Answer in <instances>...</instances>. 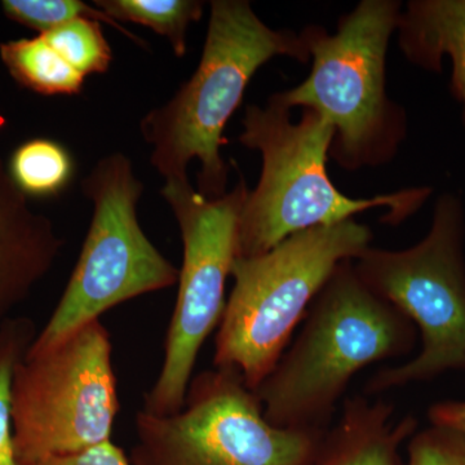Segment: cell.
I'll return each mask as SVG.
<instances>
[{
  "label": "cell",
  "mask_w": 465,
  "mask_h": 465,
  "mask_svg": "<svg viewBox=\"0 0 465 465\" xmlns=\"http://www.w3.org/2000/svg\"><path fill=\"white\" fill-rule=\"evenodd\" d=\"M397 0H362L341 17L336 33L308 25L311 54L302 84L274 94L287 108L312 109L335 130L330 158L348 171L388 163L405 142V109L387 94V52L399 27Z\"/></svg>",
  "instance_id": "4"
},
{
  "label": "cell",
  "mask_w": 465,
  "mask_h": 465,
  "mask_svg": "<svg viewBox=\"0 0 465 465\" xmlns=\"http://www.w3.org/2000/svg\"><path fill=\"white\" fill-rule=\"evenodd\" d=\"M27 317H9L0 323V465H18L14 440L12 391L18 365L36 338Z\"/></svg>",
  "instance_id": "17"
},
{
  "label": "cell",
  "mask_w": 465,
  "mask_h": 465,
  "mask_svg": "<svg viewBox=\"0 0 465 465\" xmlns=\"http://www.w3.org/2000/svg\"><path fill=\"white\" fill-rule=\"evenodd\" d=\"M399 45L407 60L427 72L451 61L450 91L465 127V0H411L400 17Z\"/></svg>",
  "instance_id": "13"
},
{
  "label": "cell",
  "mask_w": 465,
  "mask_h": 465,
  "mask_svg": "<svg viewBox=\"0 0 465 465\" xmlns=\"http://www.w3.org/2000/svg\"><path fill=\"white\" fill-rule=\"evenodd\" d=\"M82 192L94 203L90 229L63 296L26 356L50 351L110 309L170 289L179 280V268L140 226L143 183L127 155L100 159L82 182Z\"/></svg>",
  "instance_id": "7"
},
{
  "label": "cell",
  "mask_w": 465,
  "mask_h": 465,
  "mask_svg": "<svg viewBox=\"0 0 465 465\" xmlns=\"http://www.w3.org/2000/svg\"><path fill=\"white\" fill-rule=\"evenodd\" d=\"M414 323L357 274L336 266L308 309L302 332L255 393L269 423L327 430L349 382L367 366L415 351Z\"/></svg>",
  "instance_id": "1"
},
{
  "label": "cell",
  "mask_w": 465,
  "mask_h": 465,
  "mask_svg": "<svg viewBox=\"0 0 465 465\" xmlns=\"http://www.w3.org/2000/svg\"><path fill=\"white\" fill-rule=\"evenodd\" d=\"M42 35L82 75L108 72L113 52L99 21L78 18Z\"/></svg>",
  "instance_id": "19"
},
{
  "label": "cell",
  "mask_w": 465,
  "mask_h": 465,
  "mask_svg": "<svg viewBox=\"0 0 465 465\" xmlns=\"http://www.w3.org/2000/svg\"><path fill=\"white\" fill-rule=\"evenodd\" d=\"M9 74L27 90L45 96H73L84 91L85 76L61 56L43 35L0 45Z\"/></svg>",
  "instance_id": "14"
},
{
  "label": "cell",
  "mask_w": 465,
  "mask_h": 465,
  "mask_svg": "<svg viewBox=\"0 0 465 465\" xmlns=\"http://www.w3.org/2000/svg\"><path fill=\"white\" fill-rule=\"evenodd\" d=\"M291 112L272 94L264 106H247L242 119L238 142L262 154V170L242 208L237 258L262 255L290 235L338 224L371 208H387L381 223L400 225L432 197L430 186L372 198L342 194L327 173L332 125L312 109H302L298 122Z\"/></svg>",
  "instance_id": "3"
},
{
  "label": "cell",
  "mask_w": 465,
  "mask_h": 465,
  "mask_svg": "<svg viewBox=\"0 0 465 465\" xmlns=\"http://www.w3.org/2000/svg\"><path fill=\"white\" fill-rule=\"evenodd\" d=\"M430 425L451 428L465 434V401H440L428 410Z\"/></svg>",
  "instance_id": "22"
},
{
  "label": "cell",
  "mask_w": 465,
  "mask_h": 465,
  "mask_svg": "<svg viewBox=\"0 0 465 465\" xmlns=\"http://www.w3.org/2000/svg\"><path fill=\"white\" fill-rule=\"evenodd\" d=\"M393 415L394 406L384 400L345 401L316 465H402L401 446L418 430L419 421L411 415L394 420Z\"/></svg>",
  "instance_id": "12"
},
{
  "label": "cell",
  "mask_w": 465,
  "mask_h": 465,
  "mask_svg": "<svg viewBox=\"0 0 465 465\" xmlns=\"http://www.w3.org/2000/svg\"><path fill=\"white\" fill-rule=\"evenodd\" d=\"M405 465H465V434L439 425L416 430L407 443Z\"/></svg>",
  "instance_id": "20"
},
{
  "label": "cell",
  "mask_w": 465,
  "mask_h": 465,
  "mask_svg": "<svg viewBox=\"0 0 465 465\" xmlns=\"http://www.w3.org/2000/svg\"><path fill=\"white\" fill-rule=\"evenodd\" d=\"M8 173L26 197H51L66 188L74 174L72 155L50 139L21 143L8 163Z\"/></svg>",
  "instance_id": "16"
},
{
  "label": "cell",
  "mask_w": 465,
  "mask_h": 465,
  "mask_svg": "<svg viewBox=\"0 0 465 465\" xmlns=\"http://www.w3.org/2000/svg\"><path fill=\"white\" fill-rule=\"evenodd\" d=\"M161 194L182 232L183 264L163 363L143 410L170 415L183 409L201 349L224 314L226 282L237 259L238 223L249 189L241 177L231 192L207 200L189 177H180L166 180Z\"/></svg>",
  "instance_id": "10"
},
{
  "label": "cell",
  "mask_w": 465,
  "mask_h": 465,
  "mask_svg": "<svg viewBox=\"0 0 465 465\" xmlns=\"http://www.w3.org/2000/svg\"><path fill=\"white\" fill-rule=\"evenodd\" d=\"M210 8L200 65L173 99L143 116L140 131L152 146L150 163L164 182L188 177L189 163L198 159V192L216 200L229 179L220 153L223 133L251 79L272 58L307 64L311 54L302 34L272 29L247 0H213Z\"/></svg>",
  "instance_id": "2"
},
{
  "label": "cell",
  "mask_w": 465,
  "mask_h": 465,
  "mask_svg": "<svg viewBox=\"0 0 465 465\" xmlns=\"http://www.w3.org/2000/svg\"><path fill=\"white\" fill-rule=\"evenodd\" d=\"M94 7L121 24H139L166 36L177 57L188 50L189 25L203 16L201 0H94Z\"/></svg>",
  "instance_id": "15"
},
{
  "label": "cell",
  "mask_w": 465,
  "mask_h": 465,
  "mask_svg": "<svg viewBox=\"0 0 465 465\" xmlns=\"http://www.w3.org/2000/svg\"><path fill=\"white\" fill-rule=\"evenodd\" d=\"M63 246L54 223L30 208L0 157V323L50 273Z\"/></svg>",
  "instance_id": "11"
},
{
  "label": "cell",
  "mask_w": 465,
  "mask_h": 465,
  "mask_svg": "<svg viewBox=\"0 0 465 465\" xmlns=\"http://www.w3.org/2000/svg\"><path fill=\"white\" fill-rule=\"evenodd\" d=\"M133 465H316L327 430L269 423L255 391L232 367L193 376L180 411L134 418Z\"/></svg>",
  "instance_id": "8"
},
{
  "label": "cell",
  "mask_w": 465,
  "mask_h": 465,
  "mask_svg": "<svg viewBox=\"0 0 465 465\" xmlns=\"http://www.w3.org/2000/svg\"><path fill=\"white\" fill-rule=\"evenodd\" d=\"M119 407L112 339L94 321L18 365L12 391L18 463L110 442Z\"/></svg>",
  "instance_id": "9"
},
{
  "label": "cell",
  "mask_w": 465,
  "mask_h": 465,
  "mask_svg": "<svg viewBox=\"0 0 465 465\" xmlns=\"http://www.w3.org/2000/svg\"><path fill=\"white\" fill-rule=\"evenodd\" d=\"M372 238L369 226L351 219L296 232L262 255L235 259L213 366L238 370L255 391L336 266L360 256Z\"/></svg>",
  "instance_id": "5"
},
{
  "label": "cell",
  "mask_w": 465,
  "mask_h": 465,
  "mask_svg": "<svg viewBox=\"0 0 465 465\" xmlns=\"http://www.w3.org/2000/svg\"><path fill=\"white\" fill-rule=\"evenodd\" d=\"M353 265L370 289L414 323L421 341L414 358L370 376L366 396L465 371V211L458 194L437 198L430 232L414 246H370Z\"/></svg>",
  "instance_id": "6"
},
{
  "label": "cell",
  "mask_w": 465,
  "mask_h": 465,
  "mask_svg": "<svg viewBox=\"0 0 465 465\" xmlns=\"http://www.w3.org/2000/svg\"><path fill=\"white\" fill-rule=\"evenodd\" d=\"M18 465H133L124 450L113 440L76 454L51 457Z\"/></svg>",
  "instance_id": "21"
},
{
  "label": "cell",
  "mask_w": 465,
  "mask_h": 465,
  "mask_svg": "<svg viewBox=\"0 0 465 465\" xmlns=\"http://www.w3.org/2000/svg\"><path fill=\"white\" fill-rule=\"evenodd\" d=\"M2 8L9 20L35 30L39 35L50 33L78 18H90L101 24H108L136 43L139 47L149 50L148 43L139 38L136 34L125 29L122 24L116 23L101 9L81 0H5L2 2Z\"/></svg>",
  "instance_id": "18"
}]
</instances>
